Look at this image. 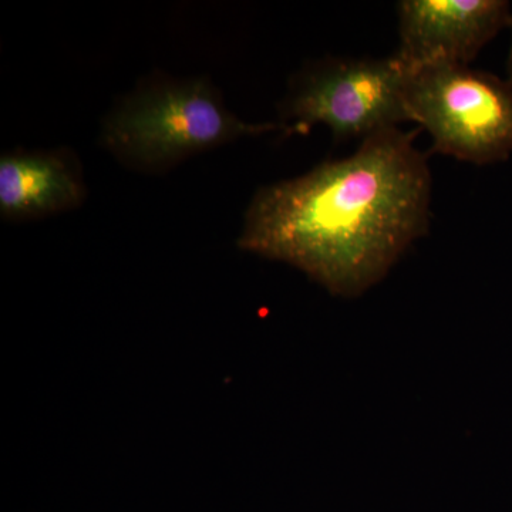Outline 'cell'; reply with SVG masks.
I'll use <instances>...</instances> for the list:
<instances>
[{
	"instance_id": "obj_2",
	"label": "cell",
	"mask_w": 512,
	"mask_h": 512,
	"mask_svg": "<svg viewBox=\"0 0 512 512\" xmlns=\"http://www.w3.org/2000/svg\"><path fill=\"white\" fill-rule=\"evenodd\" d=\"M278 128L282 126L239 119L207 80H163L138 87L110 114L103 143L124 164L157 171L201 151Z\"/></svg>"
},
{
	"instance_id": "obj_4",
	"label": "cell",
	"mask_w": 512,
	"mask_h": 512,
	"mask_svg": "<svg viewBox=\"0 0 512 512\" xmlns=\"http://www.w3.org/2000/svg\"><path fill=\"white\" fill-rule=\"evenodd\" d=\"M410 67L394 55L384 59L318 62L293 80L282 106V127L305 134L325 124L336 140L365 138L410 121L406 84Z\"/></svg>"
},
{
	"instance_id": "obj_6",
	"label": "cell",
	"mask_w": 512,
	"mask_h": 512,
	"mask_svg": "<svg viewBox=\"0 0 512 512\" xmlns=\"http://www.w3.org/2000/svg\"><path fill=\"white\" fill-rule=\"evenodd\" d=\"M84 195L79 164L63 151H18L0 158V214L6 220L73 210Z\"/></svg>"
},
{
	"instance_id": "obj_1",
	"label": "cell",
	"mask_w": 512,
	"mask_h": 512,
	"mask_svg": "<svg viewBox=\"0 0 512 512\" xmlns=\"http://www.w3.org/2000/svg\"><path fill=\"white\" fill-rule=\"evenodd\" d=\"M419 130L387 128L355 153L256 191L239 248L296 266L330 293L362 295L429 229Z\"/></svg>"
},
{
	"instance_id": "obj_3",
	"label": "cell",
	"mask_w": 512,
	"mask_h": 512,
	"mask_svg": "<svg viewBox=\"0 0 512 512\" xmlns=\"http://www.w3.org/2000/svg\"><path fill=\"white\" fill-rule=\"evenodd\" d=\"M410 121L433 138V150L476 165L503 163L512 154V89L507 80L467 64L410 67Z\"/></svg>"
},
{
	"instance_id": "obj_7",
	"label": "cell",
	"mask_w": 512,
	"mask_h": 512,
	"mask_svg": "<svg viewBox=\"0 0 512 512\" xmlns=\"http://www.w3.org/2000/svg\"><path fill=\"white\" fill-rule=\"evenodd\" d=\"M512 29V22H511V28ZM507 83L510 84V87L512 89V42L510 47V55H508V62H507Z\"/></svg>"
},
{
	"instance_id": "obj_5",
	"label": "cell",
	"mask_w": 512,
	"mask_h": 512,
	"mask_svg": "<svg viewBox=\"0 0 512 512\" xmlns=\"http://www.w3.org/2000/svg\"><path fill=\"white\" fill-rule=\"evenodd\" d=\"M400 46L409 67L436 62L467 64L498 33L511 28L507 0H402L397 3Z\"/></svg>"
}]
</instances>
